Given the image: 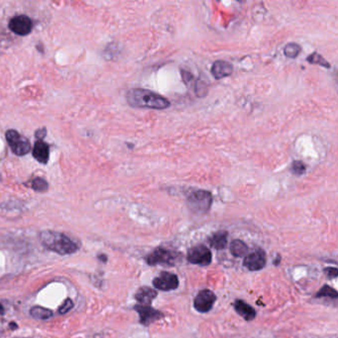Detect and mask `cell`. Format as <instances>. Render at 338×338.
<instances>
[{
  "mask_svg": "<svg viewBox=\"0 0 338 338\" xmlns=\"http://www.w3.org/2000/svg\"><path fill=\"white\" fill-rule=\"evenodd\" d=\"M127 102L130 106L135 108H149V109H167L170 103L169 100L149 89L132 88L127 92Z\"/></svg>",
  "mask_w": 338,
  "mask_h": 338,
  "instance_id": "1",
  "label": "cell"
},
{
  "mask_svg": "<svg viewBox=\"0 0 338 338\" xmlns=\"http://www.w3.org/2000/svg\"><path fill=\"white\" fill-rule=\"evenodd\" d=\"M40 239L45 248L60 255H71L79 250V245L61 232L44 230L40 233Z\"/></svg>",
  "mask_w": 338,
  "mask_h": 338,
  "instance_id": "2",
  "label": "cell"
},
{
  "mask_svg": "<svg viewBox=\"0 0 338 338\" xmlns=\"http://www.w3.org/2000/svg\"><path fill=\"white\" fill-rule=\"evenodd\" d=\"M188 208L199 214L206 213L212 203V195L209 191L203 189H197L192 191L186 200Z\"/></svg>",
  "mask_w": 338,
  "mask_h": 338,
  "instance_id": "3",
  "label": "cell"
},
{
  "mask_svg": "<svg viewBox=\"0 0 338 338\" xmlns=\"http://www.w3.org/2000/svg\"><path fill=\"white\" fill-rule=\"evenodd\" d=\"M6 140L11 149V151L17 156H24L28 154L31 150L30 141L21 135L16 130H8L6 132Z\"/></svg>",
  "mask_w": 338,
  "mask_h": 338,
  "instance_id": "4",
  "label": "cell"
},
{
  "mask_svg": "<svg viewBox=\"0 0 338 338\" xmlns=\"http://www.w3.org/2000/svg\"><path fill=\"white\" fill-rule=\"evenodd\" d=\"M178 256L179 255L176 252L159 247L146 257V262L150 266H154L158 264H166L169 266H172L177 261Z\"/></svg>",
  "mask_w": 338,
  "mask_h": 338,
  "instance_id": "5",
  "label": "cell"
},
{
  "mask_svg": "<svg viewBox=\"0 0 338 338\" xmlns=\"http://www.w3.org/2000/svg\"><path fill=\"white\" fill-rule=\"evenodd\" d=\"M212 255L209 249L202 245H196L191 247L187 252V261L191 264L200 266H208L211 263Z\"/></svg>",
  "mask_w": 338,
  "mask_h": 338,
  "instance_id": "6",
  "label": "cell"
},
{
  "mask_svg": "<svg viewBox=\"0 0 338 338\" xmlns=\"http://www.w3.org/2000/svg\"><path fill=\"white\" fill-rule=\"evenodd\" d=\"M215 301L216 296L214 295L213 292H211L210 290H202L195 297L193 306L197 312L205 314L212 309Z\"/></svg>",
  "mask_w": 338,
  "mask_h": 338,
  "instance_id": "7",
  "label": "cell"
},
{
  "mask_svg": "<svg viewBox=\"0 0 338 338\" xmlns=\"http://www.w3.org/2000/svg\"><path fill=\"white\" fill-rule=\"evenodd\" d=\"M134 310L139 314L140 324L145 327H148L164 318V315L161 312L153 309L151 306L137 305L134 307Z\"/></svg>",
  "mask_w": 338,
  "mask_h": 338,
  "instance_id": "8",
  "label": "cell"
},
{
  "mask_svg": "<svg viewBox=\"0 0 338 338\" xmlns=\"http://www.w3.org/2000/svg\"><path fill=\"white\" fill-rule=\"evenodd\" d=\"M32 28H33L32 21L26 15L15 16L9 22V29L19 36H25L30 34Z\"/></svg>",
  "mask_w": 338,
  "mask_h": 338,
  "instance_id": "9",
  "label": "cell"
},
{
  "mask_svg": "<svg viewBox=\"0 0 338 338\" xmlns=\"http://www.w3.org/2000/svg\"><path fill=\"white\" fill-rule=\"evenodd\" d=\"M153 285L157 290L160 291H172L178 287L177 276L169 272H163L161 275L153 280Z\"/></svg>",
  "mask_w": 338,
  "mask_h": 338,
  "instance_id": "10",
  "label": "cell"
},
{
  "mask_svg": "<svg viewBox=\"0 0 338 338\" xmlns=\"http://www.w3.org/2000/svg\"><path fill=\"white\" fill-rule=\"evenodd\" d=\"M244 266L250 271H259L266 266V254L262 249H257L246 256Z\"/></svg>",
  "mask_w": 338,
  "mask_h": 338,
  "instance_id": "11",
  "label": "cell"
},
{
  "mask_svg": "<svg viewBox=\"0 0 338 338\" xmlns=\"http://www.w3.org/2000/svg\"><path fill=\"white\" fill-rule=\"evenodd\" d=\"M210 72L215 80H221L232 75L233 66L230 63L222 60L215 61L211 67Z\"/></svg>",
  "mask_w": 338,
  "mask_h": 338,
  "instance_id": "12",
  "label": "cell"
},
{
  "mask_svg": "<svg viewBox=\"0 0 338 338\" xmlns=\"http://www.w3.org/2000/svg\"><path fill=\"white\" fill-rule=\"evenodd\" d=\"M157 296L158 293L155 290L149 287H142L137 291L135 299L141 306H150Z\"/></svg>",
  "mask_w": 338,
  "mask_h": 338,
  "instance_id": "13",
  "label": "cell"
},
{
  "mask_svg": "<svg viewBox=\"0 0 338 338\" xmlns=\"http://www.w3.org/2000/svg\"><path fill=\"white\" fill-rule=\"evenodd\" d=\"M33 156L38 162L42 164H47L50 156L48 144H46L43 140H38L33 148Z\"/></svg>",
  "mask_w": 338,
  "mask_h": 338,
  "instance_id": "14",
  "label": "cell"
},
{
  "mask_svg": "<svg viewBox=\"0 0 338 338\" xmlns=\"http://www.w3.org/2000/svg\"><path fill=\"white\" fill-rule=\"evenodd\" d=\"M234 309L237 314L247 322H251L256 318L255 310L241 300H238L234 303Z\"/></svg>",
  "mask_w": 338,
  "mask_h": 338,
  "instance_id": "15",
  "label": "cell"
},
{
  "mask_svg": "<svg viewBox=\"0 0 338 338\" xmlns=\"http://www.w3.org/2000/svg\"><path fill=\"white\" fill-rule=\"evenodd\" d=\"M227 237L228 233L226 231H218L209 237V245L214 249L222 250L227 246Z\"/></svg>",
  "mask_w": 338,
  "mask_h": 338,
  "instance_id": "16",
  "label": "cell"
},
{
  "mask_svg": "<svg viewBox=\"0 0 338 338\" xmlns=\"http://www.w3.org/2000/svg\"><path fill=\"white\" fill-rule=\"evenodd\" d=\"M30 316L35 320H49L53 317V312L51 310L42 307H33L30 310Z\"/></svg>",
  "mask_w": 338,
  "mask_h": 338,
  "instance_id": "17",
  "label": "cell"
},
{
  "mask_svg": "<svg viewBox=\"0 0 338 338\" xmlns=\"http://www.w3.org/2000/svg\"><path fill=\"white\" fill-rule=\"evenodd\" d=\"M248 251V246L241 240H234L230 244V252L234 257H242Z\"/></svg>",
  "mask_w": 338,
  "mask_h": 338,
  "instance_id": "18",
  "label": "cell"
},
{
  "mask_svg": "<svg viewBox=\"0 0 338 338\" xmlns=\"http://www.w3.org/2000/svg\"><path fill=\"white\" fill-rule=\"evenodd\" d=\"M301 51H302V48L297 43H289L284 48L285 56L288 57V58H291V59L297 58L299 56V54L301 53Z\"/></svg>",
  "mask_w": 338,
  "mask_h": 338,
  "instance_id": "19",
  "label": "cell"
},
{
  "mask_svg": "<svg viewBox=\"0 0 338 338\" xmlns=\"http://www.w3.org/2000/svg\"><path fill=\"white\" fill-rule=\"evenodd\" d=\"M308 62H310L311 64H314V65L323 66V67L328 68V69L331 68L330 63H329L323 56H321V55L318 54V53H313V54L308 58Z\"/></svg>",
  "mask_w": 338,
  "mask_h": 338,
  "instance_id": "20",
  "label": "cell"
},
{
  "mask_svg": "<svg viewBox=\"0 0 338 338\" xmlns=\"http://www.w3.org/2000/svg\"><path fill=\"white\" fill-rule=\"evenodd\" d=\"M338 297V293L330 286L326 285L324 286L319 293L317 294V298H331V299H337Z\"/></svg>",
  "mask_w": 338,
  "mask_h": 338,
  "instance_id": "21",
  "label": "cell"
},
{
  "mask_svg": "<svg viewBox=\"0 0 338 338\" xmlns=\"http://www.w3.org/2000/svg\"><path fill=\"white\" fill-rule=\"evenodd\" d=\"M32 187H33L34 190H36L38 192H45V191L48 190L49 184L44 178L36 177L32 181Z\"/></svg>",
  "mask_w": 338,
  "mask_h": 338,
  "instance_id": "22",
  "label": "cell"
},
{
  "mask_svg": "<svg viewBox=\"0 0 338 338\" xmlns=\"http://www.w3.org/2000/svg\"><path fill=\"white\" fill-rule=\"evenodd\" d=\"M194 91L198 97H203L208 91V86L204 82L196 81L194 84Z\"/></svg>",
  "mask_w": 338,
  "mask_h": 338,
  "instance_id": "23",
  "label": "cell"
},
{
  "mask_svg": "<svg viewBox=\"0 0 338 338\" xmlns=\"http://www.w3.org/2000/svg\"><path fill=\"white\" fill-rule=\"evenodd\" d=\"M292 169H293V171L296 174L301 175V174H303L306 171L307 167H306V165L302 161H295L293 163V165H292Z\"/></svg>",
  "mask_w": 338,
  "mask_h": 338,
  "instance_id": "24",
  "label": "cell"
},
{
  "mask_svg": "<svg viewBox=\"0 0 338 338\" xmlns=\"http://www.w3.org/2000/svg\"><path fill=\"white\" fill-rule=\"evenodd\" d=\"M73 307H74L73 301H72L71 299H67V300L63 303V305L61 306V308L59 309V313H60L61 315H65V314L69 313V312L73 309Z\"/></svg>",
  "mask_w": 338,
  "mask_h": 338,
  "instance_id": "25",
  "label": "cell"
},
{
  "mask_svg": "<svg viewBox=\"0 0 338 338\" xmlns=\"http://www.w3.org/2000/svg\"><path fill=\"white\" fill-rule=\"evenodd\" d=\"M181 76H182V80H183V82L187 84V85H189L190 84V83L191 82H193L194 81V79H193V76L189 73V72H186V71H181Z\"/></svg>",
  "mask_w": 338,
  "mask_h": 338,
  "instance_id": "26",
  "label": "cell"
},
{
  "mask_svg": "<svg viewBox=\"0 0 338 338\" xmlns=\"http://www.w3.org/2000/svg\"><path fill=\"white\" fill-rule=\"evenodd\" d=\"M326 273H328V276L330 278H337L338 276V271L337 268H327Z\"/></svg>",
  "mask_w": 338,
  "mask_h": 338,
  "instance_id": "27",
  "label": "cell"
},
{
  "mask_svg": "<svg viewBox=\"0 0 338 338\" xmlns=\"http://www.w3.org/2000/svg\"><path fill=\"white\" fill-rule=\"evenodd\" d=\"M98 257H99V259H100L101 261H103V262H106V261H107V259H106V256H105V255H99Z\"/></svg>",
  "mask_w": 338,
  "mask_h": 338,
  "instance_id": "28",
  "label": "cell"
},
{
  "mask_svg": "<svg viewBox=\"0 0 338 338\" xmlns=\"http://www.w3.org/2000/svg\"><path fill=\"white\" fill-rule=\"evenodd\" d=\"M0 315H4V308L2 307L1 304H0Z\"/></svg>",
  "mask_w": 338,
  "mask_h": 338,
  "instance_id": "29",
  "label": "cell"
}]
</instances>
